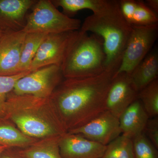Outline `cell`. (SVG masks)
Wrapping results in <instances>:
<instances>
[{
    "mask_svg": "<svg viewBox=\"0 0 158 158\" xmlns=\"http://www.w3.org/2000/svg\"><path fill=\"white\" fill-rule=\"evenodd\" d=\"M116 73L105 70L95 77L64 78L57 86L49 98L66 132L106 110V97Z\"/></svg>",
    "mask_w": 158,
    "mask_h": 158,
    "instance_id": "cell-1",
    "label": "cell"
},
{
    "mask_svg": "<svg viewBox=\"0 0 158 158\" xmlns=\"http://www.w3.org/2000/svg\"><path fill=\"white\" fill-rule=\"evenodd\" d=\"M27 135L37 139L61 136L66 132L50 98L9 93L6 116Z\"/></svg>",
    "mask_w": 158,
    "mask_h": 158,
    "instance_id": "cell-2",
    "label": "cell"
},
{
    "mask_svg": "<svg viewBox=\"0 0 158 158\" xmlns=\"http://www.w3.org/2000/svg\"><path fill=\"white\" fill-rule=\"evenodd\" d=\"M132 27L123 16L118 1L103 12L89 15L80 30L101 37L106 55L105 69L116 72L121 64Z\"/></svg>",
    "mask_w": 158,
    "mask_h": 158,
    "instance_id": "cell-3",
    "label": "cell"
},
{
    "mask_svg": "<svg viewBox=\"0 0 158 158\" xmlns=\"http://www.w3.org/2000/svg\"><path fill=\"white\" fill-rule=\"evenodd\" d=\"M102 38L79 30L71 40L60 67L64 78L90 77L106 70Z\"/></svg>",
    "mask_w": 158,
    "mask_h": 158,
    "instance_id": "cell-4",
    "label": "cell"
},
{
    "mask_svg": "<svg viewBox=\"0 0 158 158\" xmlns=\"http://www.w3.org/2000/svg\"><path fill=\"white\" fill-rule=\"evenodd\" d=\"M31 9L22 30L27 34H59L78 31L81 26V20L69 17L59 11L51 0L37 1Z\"/></svg>",
    "mask_w": 158,
    "mask_h": 158,
    "instance_id": "cell-5",
    "label": "cell"
},
{
    "mask_svg": "<svg viewBox=\"0 0 158 158\" xmlns=\"http://www.w3.org/2000/svg\"><path fill=\"white\" fill-rule=\"evenodd\" d=\"M121 64L115 74H131L152 49L158 37V23L149 26H133Z\"/></svg>",
    "mask_w": 158,
    "mask_h": 158,
    "instance_id": "cell-6",
    "label": "cell"
},
{
    "mask_svg": "<svg viewBox=\"0 0 158 158\" xmlns=\"http://www.w3.org/2000/svg\"><path fill=\"white\" fill-rule=\"evenodd\" d=\"M63 79L60 66L48 65L21 78L16 82L11 93L49 98Z\"/></svg>",
    "mask_w": 158,
    "mask_h": 158,
    "instance_id": "cell-7",
    "label": "cell"
},
{
    "mask_svg": "<svg viewBox=\"0 0 158 158\" xmlns=\"http://www.w3.org/2000/svg\"><path fill=\"white\" fill-rule=\"evenodd\" d=\"M77 31L47 35L32 60L29 71L48 65L61 66L71 40Z\"/></svg>",
    "mask_w": 158,
    "mask_h": 158,
    "instance_id": "cell-8",
    "label": "cell"
},
{
    "mask_svg": "<svg viewBox=\"0 0 158 158\" xmlns=\"http://www.w3.org/2000/svg\"><path fill=\"white\" fill-rule=\"evenodd\" d=\"M106 146L121 135L119 119L107 110L83 126L68 132Z\"/></svg>",
    "mask_w": 158,
    "mask_h": 158,
    "instance_id": "cell-9",
    "label": "cell"
},
{
    "mask_svg": "<svg viewBox=\"0 0 158 158\" xmlns=\"http://www.w3.org/2000/svg\"><path fill=\"white\" fill-rule=\"evenodd\" d=\"M138 93L129 74H115L106 97V110L119 118L138 98Z\"/></svg>",
    "mask_w": 158,
    "mask_h": 158,
    "instance_id": "cell-10",
    "label": "cell"
},
{
    "mask_svg": "<svg viewBox=\"0 0 158 158\" xmlns=\"http://www.w3.org/2000/svg\"><path fill=\"white\" fill-rule=\"evenodd\" d=\"M26 33L23 31L4 32L0 37V76H11L19 71Z\"/></svg>",
    "mask_w": 158,
    "mask_h": 158,
    "instance_id": "cell-11",
    "label": "cell"
},
{
    "mask_svg": "<svg viewBox=\"0 0 158 158\" xmlns=\"http://www.w3.org/2000/svg\"><path fill=\"white\" fill-rule=\"evenodd\" d=\"M59 147L62 158H101L106 148L105 145L68 132L60 137Z\"/></svg>",
    "mask_w": 158,
    "mask_h": 158,
    "instance_id": "cell-12",
    "label": "cell"
},
{
    "mask_svg": "<svg viewBox=\"0 0 158 158\" xmlns=\"http://www.w3.org/2000/svg\"><path fill=\"white\" fill-rule=\"evenodd\" d=\"M37 0H0V29L3 32L22 31L27 13Z\"/></svg>",
    "mask_w": 158,
    "mask_h": 158,
    "instance_id": "cell-13",
    "label": "cell"
},
{
    "mask_svg": "<svg viewBox=\"0 0 158 158\" xmlns=\"http://www.w3.org/2000/svg\"><path fill=\"white\" fill-rule=\"evenodd\" d=\"M149 118L141 101L137 98L118 118L122 135L133 139L144 133Z\"/></svg>",
    "mask_w": 158,
    "mask_h": 158,
    "instance_id": "cell-14",
    "label": "cell"
},
{
    "mask_svg": "<svg viewBox=\"0 0 158 158\" xmlns=\"http://www.w3.org/2000/svg\"><path fill=\"white\" fill-rule=\"evenodd\" d=\"M157 49L152 50L130 74L138 92L158 79Z\"/></svg>",
    "mask_w": 158,
    "mask_h": 158,
    "instance_id": "cell-15",
    "label": "cell"
},
{
    "mask_svg": "<svg viewBox=\"0 0 158 158\" xmlns=\"http://www.w3.org/2000/svg\"><path fill=\"white\" fill-rule=\"evenodd\" d=\"M38 140L24 134L9 118H0V146L23 148Z\"/></svg>",
    "mask_w": 158,
    "mask_h": 158,
    "instance_id": "cell-16",
    "label": "cell"
},
{
    "mask_svg": "<svg viewBox=\"0 0 158 158\" xmlns=\"http://www.w3.org/2000/svg\"><path fill=\"white\" fill-rule=\"evenodd\" d=\"M56 8L60 7L63 13L71 17L78 11L88 9L93 14L102 13L110 8L115 0H51Z\"/></svg>",
    "mask_w": 158,
    "mask_h": 158,
    "instance_id": "cell-17",
    "label": "cell"
},
{
    "mask_svg": "<svg viewBox=\"0 0 158 158\" xmlns=\"http://www.w3.org/2000/svg\"><path fill=\"white\" fill-rule=\"evenodd\" d=\"M61 136L39 139L28 147L17 149L26 158H62L59 147Z\"/></svg>",
    "mask_w": 158,
    "mask_h": 158,
    "instance_id": "cell-18",
    "label": "cell"
},
{
    "mask_svg": "<svg viewBox=\"0 0 158 158\" xmlns=\"http://www.w3.org/2000/svg\"><path fill=\"white\" fill-rule=\"evenodd\" d=\"M47 35L40 33H26L21 54L19 73L29 71L32 60Z\"/></svg>",
    "mask_w": 158,
    "mask_h": 158,
    "instance_id": "cell-19",
    "label": "cell"
},
{
    "mask_svg": "<svg viewBox=\"0 0 158 158\" xmlns=\"http://www.w3.org/2000/svg\"><path fill=\"white\" fill-rule=\"evenodd\" d=\"M101 158H135L132 139L121 134L106 146Z\"/></svg>",
    "mask_w": 158,
    "mask_h": 158,
    "instance_id": "cell-20",
    "label": "cell"
},
{
    "mask_svg": "<svg viewBox=\"0 0 158 158\" xmlns=\"http://www.w3.org/2000/svg\"><path fill=\"white\" fill-rule=\"evenodd\" d=\"M138 98L149 117L158 115V79L155 80L138 93Z\"/></svg>",
    "mask_w": 158,
    "mask_h": 158,
    "instance_id": "cell-21",
    "label": "cell"
},
{
    "mask_svg": "<svg viewBox=\"0 0 158 158\" xmlns=\"http://www.w3.org/2000/svg\"><path fill=\"white\" fill-rule=\"evenodd\" d=\"M157 23L158 14L151 10L144 1H136L131 26H149Z\"/></svg>",
    "mask_w": 158,
    "mask_h": 158,
    "instance_id": "cell-22",
    "label": "cell"
},
{
    "mask_svg": "<svg viewBox=\"0 0 158 158\" xmlns=\"http://www.w3.org/2000/svg\"><path fill=\"white\" fill-rule=\"evenodd\" d=\"M30 71L11 76H0V118L5 117L7 97L14 88L16 82L30 73Z\"/></svg>",
    "mask_w": 158,
    "mask_h": 158,
    "instance_id": "cell-23",
    "label": "cell"
},
{
    "mask_svg": "<svg viewBox=\"0 0 158 158\" xmlns=\"http://www.w3.org/2000/svg\"><path fill=\"white\" fill-rule=\"evenodd\" d=\"M132 140L135 158H158V149L144 133Z\"/></svg>",
    "mask_w": 158,
    "mask_h": 158,
    "instance_id": "cell-24",
    "label": "cell"
},
{
    "mask_svg": "<svg viewBox=\"0 0 158 158\" xmlns=\"http://www.w3.org/2000/svg\"><path fill=\"white\" fill-rule=\"evenodd\" d=\"M144 132H146L147 138L158 149V118L156 117L149 118Z\"/></svg>",
    "mask_w": 158,
    "mask_h": 158,
    "instance_id": "cell-25",
    "label": "cell"
},
{
    "mask_svg": "<svg viewBox=\"0 0 158 158\" xmlns=\"http://www.w3.org/2000/svg\"><path fill=\"white\" fill-rule=\"evenodd\" d=\"M0 158H26L22 155L17 148H9L4 151Z\"/></svg>",
    "mask_w": 158,
    "mask_h": 158,
    "instance_id": "cell-26",
    "label": "cell"
},
{
    "mask_svg": "<svg viewBox=\"0 0 158 158\" xmlns=\"http://www.w3.org/2000/svg\"><path fill=\"white\" fill-rule=\"evenodd\" d=\"M144 2L151 10L158 14V0H147Z\"/></svg>",
    "mask_w": 158,
    "mask_h": 158,
    "instance_id": "cell-27",
    "label": "cell"
},
{
    "mask_svg": "<svg viewBox=\"0 0 158 158\" xmlns=\"http://www.w3.org/2000/svg\"><path fill=\"white\" fill-rule=\"evenodd\" d=\"M9 148L5 147V146H0V156L2 154V153L6 150Z\"/></svg>",
    "mask_w": 158,
    "mask_h": 158,
    "instance_id": "cell-28",
    "label": "cell"
},
{
    "mask_svg": "<svg viewBox=\"0 0 158 158\" xmlns=\"http://www.w3.org/2000/svg\"><path fill=\"white\" fill-rule=\"evenodd\" d=\"M3 33H4V32L0 29V37H1Z\"/></svg>",
    "mask_w": 158,
    "mask_h": 158,
    "instance_id": "cell-29",
    "label": "cell"
},
{
    "mask_svg": "<svg viewBox=\"0 0 158 158\" xmlns=\"http://www.w3.org/2000/svg\"></svg>",
    "mask_w": 158,
    "mask_h": 158,
    "instance_id": "cell-30",
    "label": "cell"
}]
</instances>
